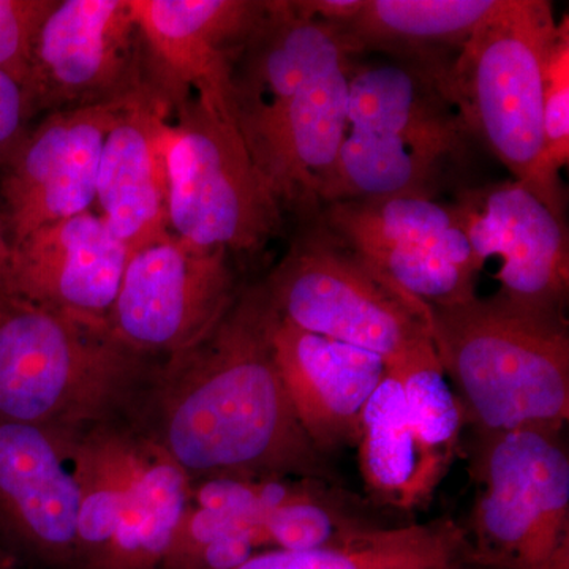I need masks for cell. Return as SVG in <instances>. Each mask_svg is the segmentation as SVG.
<instances>
[{
	"label": "cell",
	"instance_id": "1",
	"mask_svg": "<svg viewBox=\"0 0 569 569\" xmlns=\"http://www.w3.org/2000/svg\"><path fill=\"white\" fill-rule=\"evenodd\" d=\"M129 421L190 479L328 478L277 370L261 283L239 291L197 346L153 366Z\"/></svg>",
	"mask_w": 569,
	"mask_h": 569
},
{
	"label": "cell",
	"instance_id": "2",
	"mask_svg": "<svg viewBox=\"0 0 569 569\" xmlns=\"http://www.w3.org/2000/svg\"><path fill=\"white\" fill-rule=\"evenodd\" d=\"M429 309L438 361L455 383L467 422L482 437L563 430L569 418L567 316L519 305L500 291Z\"/></svg>",
	"mask_w": 569,
	"mask_h": 569
},
{
	"label": "cell",
	"instance_id": "3",
	"mask_svg": "<svg viewBox=\"0 0 569 569\" xmlns=\"http://www.w3.org/2000/svg\"><path fill=\"white\" fill-rule=\"evenodd\" d=\"M156 365L107 331L0 296V418L69 433L129 419Z\"/></svg>",
	"mask_w": 569,
	"mask_h": 569
},
{
	"label": "cell",
	"instance_id": "4",
	"mask_svg": "<svg viewBox=\"0 0 569 569\" xmlns=\"http://www.w3.org/2000/svg\"><path fill=\"white\" fill-rule=\"evenodd\" d=\"M263 284L277 317L378 356L388 372L441 366L430 309L397 288L317 216Z\"/></svg>",
	"mask_w": 569,
	"mask_h": 569
},
{
	"label": "cell",
	"instance_id": "5",
	"mask_svg": "<svg viewBox=\"0 0 569 569\" xmlns=\"http://www.w3.org/2000/svg\"><path fill=\"white\" fill-rule=\"evenodd\" d=\"M557 21L546 0H501L440 84L470 137L538 197L545 67Z\"/></svg>",
	"mask_w": 569,
	"mask_h": 569
},
{
	"label": "cell",
	"instance_id": "6",
	"mask_svg": "<svg viewBox=\"0 0 569 569\" xmlns=\"http://www.w3.org/2000/svg\"><path fill=\"white\" fill-rule=\"evenodd\" d=\"M171 233L204 249L257 253L283 211L233 116L198 97L174 107L167 148Z\"/></svg>",
	"mask_w": 569,
	"mask_h": 569
},
{
	"label": "cell",
	"instance_id": "7",
	"mask_svg": "<svg viewBox=\"0 0 569 569\" xmlns=\"http://www.w3.org/2000/svg\"><path fill=\"white\" fill-rule=\"evenodd\" d=\"M468 565L569 569V458L561 432L482 437Z\"/></svg>",
	"mask_w": 569,
	"mask_h": 569
},
{
	"label": "cell",
	"instance_id": "8",
	"mask_svg": "<svg viewBox=\"0 0 569 569\" xmlns=\"http://www.w3.org/2000/svg\"><path fill=\"white\" fill-rule=\"evenodd\" d=\"M320 222L367 264L429 307L477 298L485 264L468 241L455 204L403 194L337 201L317 213Z\"/></svg>",
	"mask_w": 569,
	"mask_h": 569
},
{
	"label": "cell",
	"instance_id": "9",
	"mask_svg": "<svg viewBox=\"0 0 569 569\" xmlns=\"http://www.w3.org/2000/svg\"><path fill=\"white\" fill-rule=\"evenodd\" d=\"M239 291L227 250L170 233L130 254L108 335L130 353L162 362L203 340Z\"/></svg>",
	"mask_w": 569,
	"mask_h": 569
},
{
	"label": "cell",
	"instance_id": "10",
	"mask_svg": "<svg viewBox=\"0 0 569 569\" xmlns=\"http://www.w3.org/2000/svg\"><path fill=\"white\" fill-rule=\"evenodd\" d=\"M149 80L130 0H56L37 33L22 88L36 118L114 102Z\"/></svg>",
	"mask_w": 569,
	"mask_h": 569
},
{
	"label": "cell",
	"instance_id": "11",
	"mask_svg": "<svg viewBox=\"0 0 569 569\" xmlns=\"http://www.w3.org/2000/svg\"><path fill=\"white\" fill-rule=\"evenodd\" d=\"M127 97L50 112L26 133L0 170L13 246L44 224L91 211L104 140Z\"/></svg>",
	"mask_w": 569,
	"mask_h": 569
},
{
	"label": "cell",
	"instance_id": "12",
	"mask_svg": "<svg viewBox=\"0 0 569 569\" xmlns=\"http://www.w3.org/2000/svg\"><path fill=\"white\" fill-rule=\"evenodd\" d=\"M482 264L501 260L500 293L567 316L569 236L565 219L518 181L463 190L455 203Z\"/></svg>",
	"mask_w": 569,
	"mask_h": 569
},
{
	"label": "cell",
	"instance_id": "13",
	"mask_svg": "<svg viewBox=\"0 0 569 569\" xmlns=\"http://www.w3.org/2000/svg\"><path fill=\"white\" fill-rule=\"evenodd\" d=\"M157 88L178 107L198 97L231 111L236 56L268 2L130 0Z\"/></svg>",
	"mask_w": 569,
	"mask_h": 569
},
{
	"label": "cell",
	"instance_id": "14",
	"mask_svg": "<svg viewBox=\"0 0 569 569\" xmlns=\"http://www.w3.org/2000/svg\"><path fill=\"white\" fill-rule=\"evenodd\" d=\"M355 63L339 32L293 100L247 146L282 211L291 209L305 219L320 212L321 190L348 132Z\"/></svg>",
	"mask_w": 569,
	"mask_h": 569
},
{
	"label": "cell",
	"instance_id": "15",
	"mask_svg": "<svg viewBox=\"0 0 569 569\" xmlns=\"http://www.w3.org/2000/svg\"><path fill=\"white\" fill-rule=\"evenodd\" d=\"M70 433L0 418V530L54 569L77 568L80 489Z\"/></svg>",
	"mask_w": 569,
	"mask_h": 569
},
{
	"label": "cell",
	"instance_id": "16",
	"mask_svg": "<svg viewBox=\"0 0 569 569\" xmlns=\"http://www.w3.org/2000/svg\"><path fill=\"white\" fill-rule=\"evenodd\" d=\"M13 249L10 296L108 332L130 253L99 212L44 224Z\"/></svg>",
	"mask_w": 569,
	"mask_h": 569
},
{
	"label": "cell",
	"instance_id": "17",
	"mask_svg": "<svg viewBox=\"0 0 569 569\" xmlns=\"http://www.w3.org/2000/svg\"><path fill=\"white\" fill-rule=\"evenodd\" d=\"M269 339L284 391L313 447L323 456L356 447L367 402L388 373L385 362L288 323L271 306Z\"/></svg>",
	"mask_w": 569,
	"mask_h": 569
},
{
	"label": "cell",
	"instance_id": "18",
	"mask_svg": "<svg viewBox=\"0 0 569 569\" xmlns=\"http://www.w3.org/2000/svg\"><path fill=\"white\" fill-rule=\"evenodd\" d=\"M173 111L149 80L123 100L104 140L96 203L130 254L171 233L167 148Z\"/></svg>",
	"mask_w": 569,
	"mask_h": 569
},
{
	"label": "cell",
	"instance_id": "19",
	"mask_svg": "<svg viewBox=\"0 0 569 569\" xmlns=\"http://www.w3.org/2000/svg\"><path fill=\"white\" fill-rule=\"evenodd\" d=\"M501 0H365L339 29L351 54L385 52L440 80Z\"/></svg>",
	"mask_w": 569,
	"mask_h": 569
},
{
	"label": "cell",
	"instance_id": "20",
	"mask_svg": "<svg viewBox=\"0 0 569 569\" xmlns=\"http://www.w3.org/2000/svg\"><path fill=\"white\" fill-rule=\"evenodd\" d=\"M126 493L118 530L97 569H159L190 503L186 470L129 419Z\"/></svg>",
	"mask_w": 569,
	"mask_h": 569
},
{
	"label": "cell",
	"instance_id": "21",
	"mask_svg": "<svg viewBox=\"0 0 569 569\" xmlns=\"http://www.w3.org/2000/svg\"><path fill=\"white\" fill-rule=\"evenodd\" d=\"M348 129L388 134L463 159L468 133L459 111L433 74L407 63H355Z\"/></svg>",
	"mask_w": 569,
	"mask_h": 569
},
{
	"label": "cell",
	"instance_id": "22",
	"mask_svg": "<svg viewBox=\"0 0 569 569\" xmlns=\"http://www.w3.org/2000/svg\"><path fill=\"white\" fill-rule=\"evenodd\" d=\"M356 447L369 492L378 503L399 511L425 507L449 468L419 440L402 383L389 372L367 402Z\"/></svg>",
	"mask_w": 569,
	"mask_h": 569
},
{
	"label": "cell",
	"instance_id": "23",
	"mask_svg": "<svg viewBox=\"0 0 569 569\" xmlns=\"http://www.w3.org/2000/svg\"><path fill=\"white\" fill-rule=\"evenodd\" d=\"M466 552V529L441 518L373 527L325 548L264 550L234 569H460Z\"/></svg>",
	"mask_w": 569,
	"mask_h": 569
},
{
	"label": "cell",
	"instance_id": "24",
	"mask_svg": "<svg viewBox=\"0 0 569 569\" xmlns=\"http://www.w3.org/2000/svg\"><path fill=\"white\" fill-rule=\"evenodd\" d=\"M452 162L460 159L388 134L348 129L335 170L321 190L320 209L337 201L403 194L433 198Z\"/></svg>",
	"mask_w": 569,
	"mask_h": 569
},
{
	"label": "cell",
	"instance_id": "25",
	"mask_svg": "<svg viewBox=\"0 0 569 569\" xmlns=\"http://www.w3.org/2000/svg\"><path fill=\"white\" fill-rule=\"evenodd\" d=\"M123 421L70 433L69 458L80 489L74 569L99 568L118 530L126 493Z\"/></svg>",
	"mask_w": 569,
	"mask_h": 569
},
{
	"label": "cell",
	"instance_id": "26",
	"mask_svg": "<svg viewBox=\"0 0 569 569\" xmlns=\"http://www.w3.org/2000/svg\"><path fill=\"white\" fill-rule=\"evenodd\" d=\"M569 162V21L557 22L545 67L542 93V153L538 198L565 219V189L560 171Z\"/></svg>",
	"mask_w": 569,
	"mask_h": 569
},
{
	"label": "cell",
	"instance_id": "27",
	"mask_svg": "<svg viewBox=\"0 0 569 569\" xmlns=\"http://www.w3.org/2000/svg\"><path fill=\"white\" fill-rule=\"evenodd\" d=\"M415 432L438 459L451 466L467 422L466 408L443 367H421L397 377Z\"/></svg>",
	"mask_w": 569,
	"mask_h": 569
},
{
	"label": "cell",
	"instance_id": "28",
	"mask_svg": "<svg viewBox=\"0 0 569 569\" xmlns=\"http://www.w3.org/2000/svg\"><path fill=\"white\" fill-rule=\"evenodd\" d=\"M359 522L328 492L277 508L258 527L261 550H307L340 545L373 529Z\"/></svg>",
	"mask_w": 569,
	"mask_h": 569
},
{
	"label": "cell",
	"instance_id": "29",
	"mask_svg": "<svg viewBox=\"0 0 569 569\" xmlns=\"http://www.w3.org/2000/svg\"><path fill=\"white\" fill-rule=\"evenodd\" d=\"M323 489V481L318 479L222 475L192 479L190 503L261 523L274 509L310 500Z\"/></svg>",
	"mask_w": 569,
	"mask_h": 569
},
{
	"label": "cell",
	"instance_id": "30",
	"mask_svg": "<svg viewBox=\"0 0 569 569\" xmlns=\"http://www.w3.org/2000/svg\"><path fill=\"white\" fill-rule=\"evenodd\" d=\"M56 0H0V71L24 84L41 22Z\"/></svg>",
	"mask_w": 569,
	"mask_h": 569
},
{
	"label": "cell",
	"instance_id": "31",
	"mask_svg": "<svg viewBox=\"0 0 569 569\" xmlns=\"http://www.w3.org/2000/svg\"><path fill=\"white\" fill-rule=\"evenodd\" d=\"M32 119L21 82L0 71V170L24 140Z\"/></svg>",
	"mask_w": 569,
	"mask_h": 569
},
{
	"label": "cell",
	"instance_id": "32",
	"mask_svg": "<svg viewBox=\"0 0 569 569\" xmlns=\"http://www.w3.org/2000/svg\"><path fill=\"white\" fill-rule=\"evenodd\" d=\"M296 6L306 17L342 29L355 20L365 0H296Z\"/></svg>",
	"mask_w": 569,
	"mask_h": 569
},
{
	"label": "cell",
	"instance_id": "33",
	"mask_svg": "<svg viewBox=\"0 0 569 569\" xmlns=\"http://www.w3.org/2000/svg\"><path fill=\"white\" fill-rule=\"evenodd\" d=\"M13 242H11L9 228L0 219V296H10L11 271H13Z\"/></svg>",
	"mask_w": 569,
	"mask_h": 569
},
{
	"label": "cell",
	"instance_id": "34",
	"mask_svg": "<svg viewBox=\"0 0 569 569\" xmlns=\"http://www.w3.org/2000/svg\"><path fill=\"white\" fill-rule=\"evenodd\" d=\"M14 559L7 553L6 550L0 549V569H13Z\"/></svg>",
	"mask_w": 569,
	"mask_h": 569
},
{
	"label": "cell",
	"instance_id": "35",
	"mask_svg": "<svg viewBox=\"0 0 569 569\" xmlns=\"http://www.w3.org/2000/svg\"><path fill=\"white\" fill-rule=\"evenodd\" d=\"M460 569H486V568H479V567H475V565H468V563H466V565H463V567H462V568H460Z\"/></svg>",
	"mask_w": 569,
	"mask_h": 569
}]
</instances>
